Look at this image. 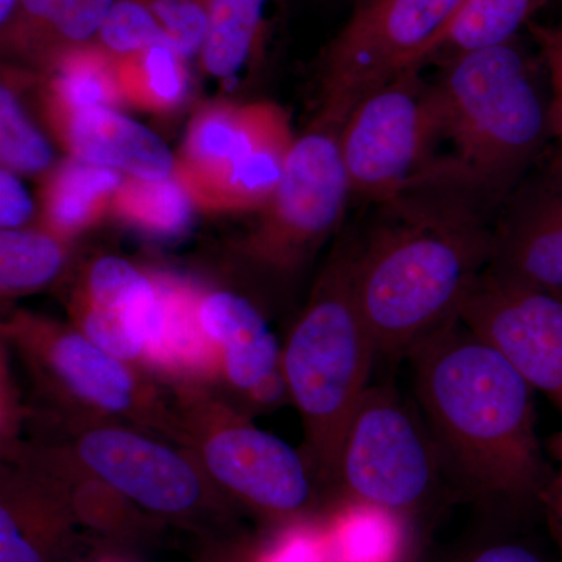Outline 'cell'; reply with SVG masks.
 I'll return each instance as SVG.
<instances>
[{"mask_svg": "<svg viewBox=\"0 0 562 562\" xmlns=\"http://www.w3.org/2000/svg\"><path fill=\"white\" fill-rule=\"evenodd\" d=\"M0 473V562H60L79 524L65 494L11 461Z\"/></svg>", "mask_w": 562, "mask_h": 562, "instance_id": "obj_17", "label": "cell"}, {"mask_svg": "<svg viewBox=\"0 0 562 562\" xmlns=\"http://www.w3.org/2000/svg\"><path fill=\"white\" fill-rule=\"evenodd\" d=\"M2 341L27 372L41 416L125 422L180 446L171 390L72 325L18 312L3 322Z\"/></svg>", "mask_w": 562, "mask_h": 562, "instance_id": "obj_5", "label": "cell"}, {"mask_svg": "<svg viewBox=\"0 0 562 562\" xmlns=\"http://www.w3.org/2000/svg\"><path fill=\"white\" fill-rule=\"evenodd\" d=\"M33 202L31 194L21 183L18 173L0 171V225L2 231H18L32 220Z\"/></svg>", "mask_w": 562, "mask_h": 562, "instance_id": "obj_32", "label": "cell"}, {"mask_svg": "<svg viewBox=\"0 0 562 562\" xmlns=\"http://www.w3.org/2000/svg\"><path fill=\"white\" fill-rule=\"evenodd\" d=\"M92 562H128L124 558L117 557V554H102V557L95 558Z\"/></svg>", "mask_w": 562, "mask_h": 562, "instance_id": "obj_37", "label": "cell"}, {"mask_svg": "<svg viewBox=\"0 0 562 562\" xmlns=\"http://www.w3.org/2000/svg\"><path fill=\"white\" fill-rule=\"evenodd\" d=\"M160 24L169 47L184 61L201 57L209 33V0H143Z\"/></svg>", "mask_w": 562, "mask_h": 562, "instance_id": "obj_30", "label": "cell"}, {"mask_svg": "<svg viewBox=\"0 0 562 562\" xmlns=\"http://www.w3.org/2000/svg\"><path fill=\"white\" fill-rule=\"evenodd\" d=\"M116 0H20L2 27V49L46 68L63 52L95 43Z\"/></svg>", "mask_w": 562, "mask_h": 562, "instance_id": "obj_20", "label": "cell"}, {"mask_svg": "<svg viewBox=\"0 0 562 562\" xmlns=\"http://www.w3.org/2000/svg\"><path fill=\"white\" fill-rule=\"evenodd\" d=\"M47 109L55 125L88 109L125 102L116 58L98 43L63 52L46 66Z\"/></svg>", "mask_w": 562, "mask_h": 562, "instance_id": "obj_22", "label": "cell"}, {"mask_svg": "<svg viewBox=\"0 0 562 562\" xmlns=\"http://www.w3.org/2000/svg\"><path fill=\"white\" fill-rule=\"evenodd\" d=\"M464 0H357L319 60L314 124L341 127L361 99L417 68Z\"/></svg>", "mask_w": 562, "mask_h": 562, "instance_id": "obj_10", "label": "cell"}, {"mask_svg": "<svg viewBox=\"0 0 562 562\" xmlns=\"http://www.w3.org/2000/svg\"><path fill=\"white\" fill-rule=\"evenodd\" d=\"M406 355L441 460L486 501L541 502L550 479L536 435L535 390L512 362L460 316Z\"/></svg>", "mask_w": 562, "mask_h": 562, "instance_id": "obj_2", "label": "cell"}, {"mask_svg": "<svg viewBox=\"0 0 562 562\" xmlns=\"http://www.w3.org/2000/svg\"><path fill=\"white\" fill-rule=\"evenodd\" d=\"M0 160L3 169L22 176H38L54 165L49 140L33 124L5 81L0 88Z\"/></svg>", "mask_w": 562, "mask_h": 562, "instance_id": "obj_28", "label": "cell"}, {"mask_svg": "<svg viewBox=\"0 0 562 562\" xmlns=\"http://www.w3.org/2000/svg\"><path fill=\"white\" fill-rule=\"evenodd\" d=\"M427 69L412 68L361 99L339 128L351 198L391 201L450 172L441 103Z\"/></svg>", "mask_w": 562, "mask_h": 562, "instance_id": "obj_8", "label": "cell"}, {"mask_svg": "<svg viewBox=\"0 0 562 562\" xmlns=\"http://www.w3.org/2000/svg\"><path fill=\"white\" fill-rule=\"evenodd\" d=\"M435 68L450 171L501 206L553 138L541 57L520 36Z\"/></svg>", "mask_w": 562, "mask_h": 562, "instance_id": "obj_3", "label": "cell"}, {"mask_svg": "<svg viewBox=\"0 0 562 562\" xmlns=\"http://www.w3.org/2000/svg\"><path fill=\"white\" fill-rule=\"evenodd\" d=\"M527 32L530 33L549 80L553 138H557L560 146L558 149L562 151V25L552 27L532 21Z\"/></svg>", "mask_w": 562, "mask_h": 562, "instance_id": "obj_31", "label": "cell"}, {"mask_svg": "<svg viewBox=\"0 0 562 562\" xmlns=\"http://www.w3.org/2000/svg\"><path fill=\"white\" fill-rule=\"evenodd\" d=\"M339 128L313 124L295 138L279 187L243 254L262 269H301L341 224L351 198Z\"/></svg>", "mask_w": 562, "mask_h": 562, "instance_id": "obj_12", "label": "cell"}, {"mask_svg": "<svg viewBox=\"0 0 562 562\" xmlns=\"http://www.w3.org/2000/svg\"><path fill=\"white\" fill-rule=\"evenodd\" d=\"M124 180L120 171L70 157L44 187L43 228L69 243L111 211Z\"/></svg>", "mask_w": 562, "mask_h": 562, "instance_id": "obj_21", "label": "cell"}, {"mask_svg": "<svg viewBox=\"0 0 562 562\" xmlns=\"http://www.w3.org/2000/svg\"><path fill=\"white\" fill-rule=\"evenodd\" d=\"M355 254L357 236L342 235L281 349V371L302 417L310 464L330 483L379 357L355 295Z\"/></svg>", "mask_w": 562, "mask_h": 562, "instance_id": "obj_4", "label": "cell"}, {"mask_svg": "<svg viewBox=\"0 0 562 562\" xmlns=\"http://www.w3.org/2000/svg\"><path fill=\"white\" fill-rule=\"evenodd\" d=\"M403 516L342 501L322 524L330 562H401L405 549Z\"/></svg>", "mask_w": 562, "mask_h": 562, "instance_id": "obj_24", "label": "cell"}, {"mask_svg": "<svg viewBox=\"0 0 562 562\" xmlns=\"http://www.w3.org/2000/svg\"><path fill=\"white\" fill-rule=\"evenodd\" d=\"M375 206L355 295L379 357H397L458 317L490 265L498 205L441 176Z\"/></svg>", "mask_w": 562, "mask_h": 562, "instance_id": "obj_1", "label": "cell"}, {"mask_svg": "<svg viewBox=\"0 0 562 562\" xmlns=\"http://www.w3.org/2000/svg\"><path fill=\"white\" fill-rule=\"evenodd\" d=\"M460 562H549L538 549L520 541L484 543L465 554Z\"/></svg>", "mask_w": 562, "mask_h": 562, "instance_id": "obj_33", "label": "cell"}, {"mask_svg": "<svg viewBox=\"0 0 562 562\" xmlns=\"http://www.w3.org/2000/svg\"><path fill=\"white\" fill-rule=\"evenodd\" d=\"M49 435L81 468L161 524L211 535L232 524L235 505L211 482L194 454L155 432L110 419L41 416Z\"/></svg>", "mask_w": 562, "mask_h": 562, "instance_id": "obj_7", "label": "cell"}, {"mask_svg": "<svg viewBox=\"0 0 562 562\" xmlns=\"http://www.w3.org/2000/svg\"><path fill=\"white\" fill-rule=\"evenodd\" d=\"M199 321L220 362L222 394L249 403L281 372V349L260 310L232 291L201 297Z\"/></svg>", "mask_w": 562, "mask_h": 562, "instance_id": "obj_16", "label": "cell"}, {"mask_svg": "<svg viewBox=\"0 0 562 562\" xmlns=\"http://www.w3.org/2000/svg\"><path fill=\"white\" fill-rule=\"evenodd\" d=\"M69 243L46 228L0 233V292L3 301L49 286L65 271Z\"/></svg>", "mask_w": 562, "mask_h": 562, "instance_id": "obj_26", "label": "cell"}, {"mask_svg": "<svg viewBox=\"0 0 562 562\" xmlns=\"http://www.w3.org/2000/svg\"><path fill=\"white\" fill-rule=\"evenodd\" d=\"M550 2L552 0H464L417 68H435L458 55L520 38L532 18Z\"/></svg>", "mask_w": 562, "mask_h": 562, "instance_id": "obj_23", "label": "cell"}, {"mask_svg": "<svg viewBox=\"0 0 562 562\" xmlns=\"http://www.w3.org/2000/svg\"><path fill=\"white\" fill-rule=\"evenodd\" d=\"M18 3H20V0H0V29L9 24L18 9Z\"/></svg>", "mask_w": 562, "mask_h": 562, "instance_id": "obj_35", "label": "cell"}, {"mask_svg": "<svg viewBox=\"0 0 562 562\" xmlns=\"http://www.w3.org/2000/svg\"><path fill=\"white\" fill-rule=\"evenodd\" d=\"M95 43L111 57L121 60L155 44H168V41L143 0H116L103 21Z\"/></svg>", "mask_w": 562, "mask_h": 562, "instance_id": "obj_29", "label": "cell"}, {"mask_svg": "<svg viewBox=\"0 0 562 562\" xmlns=\"http://www.w3.org/2000/svg\"><path fill=\"white\" fill-rule=\"evenodd\" d=\"M209 33L202 69L217 80L238 79L244 70L271 61L286 29L284 0H209Z\"/></svg>", "mask_w": 562, "mask_h": 562, "instance_id": "obj_19", "label": "cell"}, {"mask_svg": "<svg viewBox=\"0 0 562 562\" xmlns=\"http://www.w3.org/2000/svg\"><path fill=\"white\" fill-rule=\"evenodd\" d=\"M194 198L179 173L161 180L125 177L111 211L144 236L180 238L194 221Z\"/></svg>", "mask_w": 562, "mask_h": 562, "instance_id": "obj_25", "label": "cell"}, {"mask_svg": "<svg viewBox=\"0 0 562 562\" xmlns=\"http://www.w3.org/2000/svg\"><path fill=\"white\" fill-rule=\"evenodd\" d=\"M294 140L286 113L273 103H214L192 120L177 173L203 209L262 210Z\"/></svg>", "mask_w": 562, "mask_h": 562, "instance_id": "obj_9", "label": "cell"}, {"mask_svg": "<svg viewBox=\"0 0 562 562\" xmlns=\"http://www.w3.org/2000/svg\"><path fill=\"white\" fill-rule=\"evenodd\" d=\"M547 525L562 560V468L549 480L541 495Z\"/></svg>", "mask_w": 562, "mask_h": 562, "instance_id": "obj_34", "label": "cell"}, {"mask_svg": "<svg viewBox=\"0 0 562 562\" xmlns=\"http://www.w3.org/2000/svg\"><path fill=\"white\" fill-rule=\"evenodd\" d=\"M552 453L557 461L560 462V465H562V432L553 438Z\"/></svg>", "mask_w": 562, "mask_h": 562, "instance_id": "obj_36", "label": "cell"}, {"mask_svg": "<svg viewBox=\"0 0 562 562\" xmlns=\"http://www.w3.org/2000/svg\"><path fill=\"white\" fill-rule=\"evenodd\" d=\"M68 314L70 325L95 346L150 373L165 322L157 276L116 255L95 258L69 292Z\"/></svg>", "mask_w": 562, "mask_h": 562, "instance_id": "obj_14", "label": "cell"}, {"mask_svg": "<svg viewBox=\"0 0 562 562\" xmlns=\"http://www.w3.org/2000/svg\"><path fill=\"white\" fill-rule=\"evenodd\" d=\"M116 61L125 102L150 113H171L187 101L190 92L188 61L168 44H155Z\"/></svg>", "mask_w": 562, "mask_h": 562, "instance_id": "obj_27", "label": "cell"}, {"mask_svg": "<svg viewBox=\"0 0 562 562\" xmlns=\"http://www.w3.org/2000/svg\"><path fill=\"white\" fill-rule=\"evenodd\" d=\"M74 158L105 166L144 180H161L177 172V158L165 140L116 109H88L57 125Z\"/></svg>", "mask_w": 562, "mask_h": 562, "instance_id": "obj_18", "label": "cell"}, {"mask_svg": "<svg viewBox=\"0 0 562 562\" xmlns=\"http://www.w3.org/2000/svg\"><path fill=\"white\" fill-rule=\"evenodd\" d=\"M441 454L431 432L387 386H369L349 422L333 484L341 501L408 516L431 497Z\"/></svg>", "mask_w": 562, "mask_h": 562, "instance_id": "obj_11", "label": "cell"}, {"mask_svg": "<svg viewBox=\"0 0 562 562\" xmlns=\"http://www.w3.org/2000/svg\"><path fill=\"white\" fill-rule=\"evenodd\" d=\"M180 446L190 450L217 490L269 528L312 519L316 494L308 464L290 443L258 428L217 387H169Z\"/></svg>", "mask_w": 562, "mask_h": 562, "instance_id": "obj_6", "label": "cell"}, {"mask_svg": "<svg viewBox=\"0 0 562 562\" xmlns=\"http://www.w3.org/2000/svg\"><path fill=\"white\" fill-rule=\"evenodd\" d=\"M458 316L562 413L561 294L503 283L483 273Z\"/></svg>", "mask_w": 562, "mask_h": 562, "instance_id": "obj_13", "label": "cell"}, {"mask_svg": "<svg viewBox=\"0 0 562 562\" xmlns=\"http://www.w3.org/2000/svg\"><path fill=\"white\" fill-rule=\"evenodd\" d=\"M486 276L562 295V151L542 158L498 206Z\"/></svg>", "mask_w": 562, "mask_h": 562, "instance_id": "obj_15", "label": "cell"}]
</instances>
